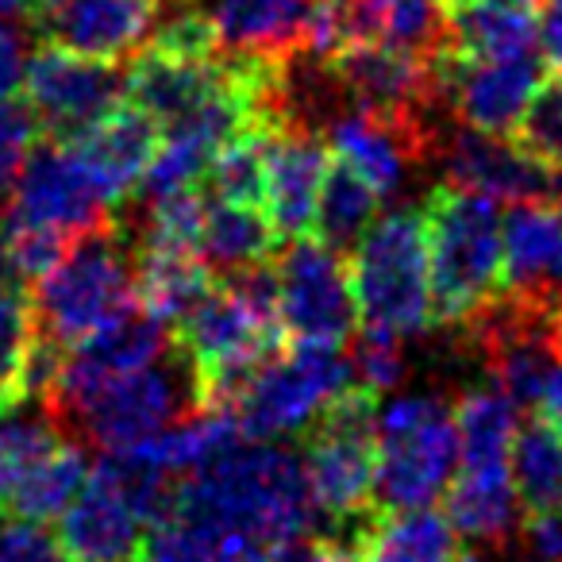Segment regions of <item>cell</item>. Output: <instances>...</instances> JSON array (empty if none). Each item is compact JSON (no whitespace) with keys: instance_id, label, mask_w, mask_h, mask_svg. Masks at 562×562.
Returning a JSON list of instances; mask_svg holds the SVG:
<instances>
[{"instance_id":"6da1fadb","label":"cell","mask_w":562,"mask_h":562,"mask_svg":"<svg viewBox=\"0 0 562 562\" xmlns=\"http://www.w3.org/2000/svg\"><path fill=\"white\" fill-rule=\"evenodd\" d=\"M170 516L247 531L273 547L308 531L321 513L297 451L281 447L278 439H235L209 467L173 485Z\"/></svg>"},{"instance_id":"7a4b0ae2","label":"cell","mask_w":562,"mask_h":562,"mask_svg":"<svg viewBox=\"0 0 562 562\" xmlns=\"http://www.w3.org/2000/svg\"><path fill=\"white\" fill-rule=\"evenodd\" d=\"M173 328L178 355L193 374L196 405L227 408L243 378L281 351L285 339L273 305L270 266L232 273L224 285H212Z\"/></svg>"},{"instance_id":"3957f363","label":"cell","mask_w":562,"mask_h":562,"mask_svg":"<svg viewBox=\"0 0 562 562\" xmlns=\"http://www.w3.org/2000/svg\"><path fill=\"white\" fill-rule=\"evenodd\" d=\"M436 321L470 324L493 305L505 270V220L497 201L459 186H436L424 212Z\"/></svg>"},{"instance_id":"277c9868","label":"cell","mask_w":562,"mask_h":562,"mask_svg":"<svg viewBox=\"0 0 562 562\" xmlns=\"http://www.w3.org/2000/svg\"><path fill=\"white\" fill-rule=\"evenodd\" d=\"M351 293L367 331L416 339L436 324L424 212L393 209L355 243Z\"/></svg>"},{"instance_id":"5b68a950","label":"cell","mask_w":562,"mask_h":562,"mask_svg":"<svg viewBox=\"0 0 562 562\" xmlns=\"http://www.w3.org/2000/svg\"><path fill=\"white\" fill-rule=\"evenodd\" d=\"M132 313L135 262L127 258L112 224L70 243L66 255L35 281V336L58 351L86 344L89 336L112 328Z\"/></svg>"},{"instance_id":"8992f818","label":"cell","mask_w":562,"mask_h":562,"mask_svg":"<svg viewBox=\"0 0 562 562\" xmlns=\"http://www.w3.org/2000/svg\"><path fill=\"white\" fill-rule=\"evenodd\" d=\"M459 467L454 408L436 393H405L378 408L374 501L385 508H428Z\"/></svg>"},{"instance_id":"52a82bcc","label":"cell","mask_w":562,"mask_h":562,"mask_svg":"<svg viewBox=\"0 0 562 562\" xmlns=\"http://www.w3.org/2000/svg\"><path fill=\"white\" fill-rule=\"evenodd\" d=\"M355 385L351 362L339 347H305L290 355L273 351L232 393L227 408L239 420L243 439H285L313 428Z\"/></svg>"},{"instance_id":"ba28073f","label":"cell","mask_w":562,"mask_h":562,"mask_svg":"<svg viewBox=\"0 0 562 562\" xmlns=\"http://www.w3.org/2000/svg\"><path fill=\"white\" fill-rule=\"evenodd\" d=\"M374 420L378 393L359 382L313 424L301 454L313 505L331 531H359L374 505Z\"/></svg>"},{"instance_id":"9c48e42d","label":"cell","mask_w":562,"mask_h":562,"mask_svg":"<svg viewBox=\"0 0 562 562\" xmlns=\"http://www.w3.org/2000/svg\"><path fill=\"white\" fill-rule=\"evenodd\" d=\"M273 305L285 339L305 347H344L359 324L351 273L339 250L301 235L270 266Z\"/></svg>"},{"instance_id":"30bf717a","label":"cell","mask_w":562,"mask_h":562,"mask_svg":"<svg viewBox=\"0 0 562 562\" xmlns=\"http://www.w3.org/2000/svg\"><path fill=\"white\" fill-rule=\"evenodd\" d=\"M189 408H196L193 374L181 362V355H173V359L166 355V359L132 370V374L89 393L70 416L104 454H120L147 443L150 436L170 428Z\"/></svg>"},{"instance_id":"8fae6325","label":"cell","mask_w":562,"mask_h":562,"mask_svg":"<svg viewBox=\"0 0 562 562\" xmlns=\"http://www.w3.org/2000/svg\"><path fill=\"white\" fill-rule=\"evenodd\" d=\"M109 209L112 204L104 201L81 158L66 143H55L47 150H32L4 196L0 220L32 227L58 243H78L81 235L109 227Z\"/></svg>"},{"instance_id":"7c38bea8","label":"cell","mask_w":562,"mask_h":562,"mask_svg":"<svg viewBox=\"0 0 562 562\" xmlns=\"http://www.w3.org/2000/svg\"><path fill=\"white\" fill-rule=\"evenodd\" d=\"M431 74L436 93L447 97L462 124L490 135H513L543 86V58H454L436 47Z\"/></svg>"},{"instance_id":"4fadbf2b","label":"cell","mask_w":562,"mask_h":562,"mask_svg":"<svg viewBox=\"0 0 562 562\" xmlns=\"http://www.w3.org/2000/svg\"><path fill=\"white\" fill-rule=\"evenodd\" d=\"M24 93L40 127H47L55 139H74L124 101V74L116 70V63L43 47L35 58H27Z\"/></svg>"},{"instance_id":"5bb4252c","label":"cell","mask_w":562,"mask_h":562,"mask_svg":"<svg viewBox=\"0 0 562 562\" xmlns=\"http://www.w3.org/2000/svg\"><path fill=\"white\" fill-rule=\"evenodd\" d=\"M162 0H32V24L50 47L120 63L150 43Z\"/></svg>"},{"instance_id":"9a60e30c","label":"cell","mask_w":562,"mask_h":562,"mask_svg":"<svg viewBox=\"0 0 562 562\" xmlns=\"http://www.w3.org/2000/svg\"><path fill=\"white\" fill-rule=\"evenodd\" d=\"M170 355V336H166L162 324L147 321V316L135 308L132 316H124L112 328L89 336L86 344H74L66 351H58L55 382L47 393V408L55 416H70L89 393H97L101 385L116 382V378L143 370L150 362L166 359Z\"/></svg>"},{"instance_id":"2e32d148","label":"cell","mask_w":562,"mask_h":562,"mask_svg":"<svg viewBox=\"0 0 562 562\" xmlns=\"http://www.w3.org/2000/svg\"><path fill=\"white\" fill-rule=\"evenodd\" d=\"M331 78L359 109L385 116L420 120L424 104L436 93L431 55L393 47L378 40H355L344 55L331 58Z\"/></svg>"},{"instance_id":"e0dca14e","label":"cell","mask_w":562,"mask_h":562,"mask_svg":"<svg viewBox=\"0 0 562 562\" xmlns=\"http://www.w3.org/2000/svg\"><path fill=\"white\" fill-rule=\"evenodd\" d=\"M328 147L316 132L301 124H278L266 135L262 150V212L273 232L285 239H301L313 232L321 189L328 178Z\"/></svg>"},{"instance_id":"ac0fdd59","label":"cell","mask_w":562,"mask_h":562,"mask_svg":"<svg viewBox=\"0 0 562 562\" xmlns=\"http://www.w3.org/2000/svg\"><path fill=\"white\" fill-rule=\"evenodd\" d=\"M143 516L109 462L89 470V482L58 516V543L70 562H132L143 543Z\"/></svg>"},{"instance_id":"d6986e66","label":"cell","mask_w":562,"mask_h":562,"mask_svg":"<svg viewBox=\"0 0 562 562\" xmlns=\"http://www.w3.org/2000/svg\"><path fill=\"white\" fill-rule=\"evenodd\" d=\"M439 155H443L451 186L493 196V201H539L551 193L554 181H562L543 162H536L516 139L477 132V127L451 132Z\"/></svg>"},{"instance_id":"ffe728a7","label":"cell","mask_w":562,"mask_h":562,"mask_svg":"<svg viewBox=\"0 0 562 562\" xmlns=\"http://www.w3.org/2000/svg\"><path fill=\"white\" fill-rule=\"evenodd\" d=\"M328 147L355 178H362L378 196H393L408 178L413 158L428 147L420 120L385 116V112L355 109L336 116L328 127Z\"/></svg>"},{"instance_id":"44dd1931","label":"cell","mask_w":562,"mask_h":562,"mask_svg":"<svg viewBox=\"0 0 562 562\" xmlns=\"http://www.w3.org/2000/svg\"><path fill=\"white\" fill-rule=\"evenodd\" d=\"M63 143L81 158V166L97 181L104 201L124 204L143 186V173H147L150 158H155L158 124L143 109L120 101L97 124H89L86 132Z\"/></svg>"},{"instance_id":"7402d4cb","label":"cell","mask_w":562,"mask_h":562,"mask_svg":"<svg viewBox=\"0 0 562 562\" xmlns=\"http://www.w3.org/2000/svg\"><path fill=\"white\" fill-rule=\"evenodd\" d=\"M513 301L543 308L562 301V216L536 201H516L505 220V270Z\"/></svg>"},{"instance_id":"603a6c76","label":"cell","mask_w":562,"mask_h":562,"mask_svg":"<svg viewBox=\"0 0 562 562\" xmlns=\"http://www.w3.org/2000/svg\"><path fill=\"white\" fill-rule=\"evenodd\" d=\"M543 0H454L447 4L439 50L454 58L539 55Z\"/></svg>"},{"instance_id":"cb8c5ba5","label":"cell","mask_w":562,"mask_h":562,"mask_svg":"<svg viewBox=\"0 0 562 562\" xmlns=\"http://www.w3.org/2000/svg\"><path fill=\"white\" fill-rule=\"evenodd\" d=\"M308 9L313 0H209L201 12L227 55L285 63L301 55Z\"/></svg>"},{"instance_id":"d4e9b609","label":"cell","mask_w":562,"mask_h":562,"mask_svg":"<svg viewBox=\"0 0 562 562\" xmlns=\"http://www.w3.org/2000/svg\"><path fill=\"white\" fill-rule=\"evenodd\" d=\"M513 454H459L447 485V520L462 539L501 543L516 524Z\"/></svg>"},{"instance_id":"484cf974","label":"cell","mask_w":562,"mask_h":562,"mask_svg":"<svg viewBox=\"0 0 562 562\" xmlns=\"http://www.w3.org/2000/svg\"><path fill=\"white\" fill-rule=\"evenodd\" d=\"M209 290L212 278L201 255L139 243V255H135V308L147 321L173 328Z\"/></svg>"},{"instance_id":"4316f807","label":"cell","mask_w":562,"mask_h":562,"mask_svg":"<svg viewBox=\"0 0 562 562\" xmlns=\"http://www.w3.org/2000/svg\"><path fill=\"white\" fill-rule=\"evenodd\" d=\"M459 531L436 508H390L359 531V562H459Z\"/></svg>"},{"instance_id":"83f0119b","label":"cell","mask_w":562,"mask_h":562,"mask_svg":"<svg viewBox=\"0 0 562 562\" xmlns=\"http://www.w3.org/2000/svg\"><path fill=\"white\" fill-rule=\"evenodd\" d=\"M278 239L281 235L273 232V224L266 220V212L258 209V204L209 196L196 255L204 258V266H216L220 273L232 278V273L270 266L273 250H278Z\"/></svg>"},{"instance_id":"f1b7e54d","label":"cell","mask_w":562,"mask_h":562,"mask_svg":"<svg viewBox=\"0 0 562 562\" xmlns=\"http://www.w3.org/2000/svg\"><path fill=\"white\" fill-rule=\"evenodd\" d=\"M89 470L93 467H89L86 451L58 439L12 485L4 508H9V516H20V520H35V524L58 520L70 508V501L81 493V485L89 482Z\"/></svg>"},{"instance_id":"f546056e","label":"cell","mask_w":562,"mask_h":562,"mask_svg":"<svg viewBox=\"0 0 562 562\" xmlns=\"http://www.w3.org/2000/svg\"><path fill=\"white\" fill-rule=\"evenodd\" d=\"M513 482L528 513L562 508V424L536 413V420L516 424L513 436Z\"/></svg>"},{"instance_id":"4dcf8cb0","label":"cell","mask_w":562,"mask_h":562,"mask_svg":"<svg viewBox=\"0 0 562 562\" xmlns=\"http://www.w3.org/2000/svg\"><path fill=\"white\" fill-rule=\"evenodd\" d=\"M359 40L431 55L443 40V12L436 0H347Z\"/></svg>"},{"instance_id":"1f68e13d","label":"cell","mask_w":562,"mask_h":562,"mask_svg":"<svg viewBox=\"0 0 562 562\" xmlns=\"http://www.w3.org/2000/svg\"><path fill=\"white\" fill-rule=\"evenodd\" d=\"M378 204H382V196L367 181L355 178L344 162H331L313 216V235L321 243H328L331 250L355 247L362 239V232L378 220Z\"/></svg>"},{"instance_id":"d6a6232c","label":"cell","mask_w":562,"mask_h":562,"mask_svg":"<svg viewBox=\"0 0 562 562\" xmlns=\"http://www.w3.org/2000/svg\"><path fill=\"white\" fill-rule=\"evenodd\" d=\"M50 443H58V416L47 405L27 401L0 408V505Z\"/></svg>"},{"instance_id":"836d02e7","label":"cell","mask_w":562,"mask_h":562,"mask_svg":"<svg viewBox=\"0 0 562 562\" xmlns=\"http://www.w3.org/2000/svg\"><path fill=\"white\" fill-rule=\"evenodd\" d=\"M270 132L273 127H250V132H239L216 150L209 173H204L212 186V196L243 204L262 201V150Z\"/></svg>"},{"instance_id":"e575fe53","label":"cell","mask_w":562,"mask_h":562,"mask_svg":"<svg viewBox=\"0 0 562 562\" xmlns=\"http://www.w3.org/2000/svg\"><path fill=\"white\" fill-rule=\"evenodd\" d=\"M35 316H32V293L27 285L0 262V385L9 393L12 405V385L16 374L24 370L27 355L35 347Z\"/></svg>"},{"instance_id":"d590c367","label":"cell","mask_w":562,"mask_h":562,"mask_svg":"<svg viewBox=\"0 0 562 562\" xmlns=\"http://www.w3.org/2000/svg\"><path fill=\"white\" fill-rule=\"evenodd\" d=\"M209 196L193 189H178V193H162L147 201V232L143 243L150 247H173V250H193L201 247V227Z\"/></svg>"},{"instance_id":"8d00e7d4","label":"cell","mask_w":562,"mask_h":562,"mask_svg":"<svg viewBox=\"0 0 562 562\" xmlns=\"http://www.w3.org/2000/svg\"><path fill=\"white\" fill-rule=\"evenodd\" d=\"M139 562H224L220 559V528L189 516H166L150 524L139 543Z\"/></svg>"},{"instance_id":"74e56055","label":"cell","mask_w":562,"mask_h":562,"mask_svg":"<svg viewBox=\"0 0 562 562\" xmlns=\"http://www.w3.org/2000/svg\"><path fill=\"white\" fill-rule=\"evenodd\" d=\"M513 139L520 143L536 162H543L547 170L562 178V78L539 86L528 112H524L520 124H516Z\"/></svg>"},{"instance_id":"f35d334b","label":"cell","mask_w":562,"mask_h":562,"mask_svg":"<svg viewBox=\"0 0 562 562\" xmlns=\"http://www.w3.org/2000/svg\"><path fill=\"white\" fill-rule=\"evenodd\" d=\"M355 382L370 393H390L405 382L408 374V359H405V339L382 336V331H367L362 328V339L355 344Z\"/></svg>"},{"instance_id":"ab89813d","label":"cell","mask_w":562,"mask_h":562,"mask_svg":"<svg viewBox=\"0 0 562 562\" xmlns=\"http://www.w3.org/2000/svg\"><path fill=\"white\" fill-rule=\"evenodd\" d=\"M35 132H40V120L27 104H20L16 97L0 101V201L9 196L12 181L20 178L24 162L32 158Z\"/></svg>"},{"instance_id":"60d3db41","label":"cell","mask_w":562,"mask_h":562,"mask_svg":"<svg viewBox=\"0 0 562 562\" xmlns=\"http://www.w3.org/2000/svg\"><path fill=\"white\" fill-rule=\"evenodd\" d=\"M359 531H301L273 543L270 562H359Z\"/></svg>"},{"instance_id":"b9f144b4","label":"cell","mask_w":562,"mask_h":562,"mask_svg":"<svg viewBox=\"0 0 562 562\" xmlns=\"http://www.w3.org/2000/svg\"><path fill=\"white\" fill-rule=\"evenodd\" d=\"M0 562H70L58 536H50L47 524L9 516L0 520Z\"/></svg>"},{"instance_id":"7bdbcfd3","label":"cell","mask_w":562,"mask_h":562,"mask_svg":"<svg viewBox=\"0 0 562 562\" xmlns=\"http://www.w3.org/2000/svg\"><path fill=\"white\" fill-rule=\"evenodd\" d=\"M27 70V43L12 20H0V101L16 97Z\"/></svg>"},{"instance_id":"ee69618b","label":"cell","mask_w":562,"mask_h":562,"mask_svg":"<svg viewBox=\"0 0 562 562\" xmlns=\"http://www.w3.org/2000/svg\"><path fill=\"white\" fill-rule=\"evenodd\" d=\"M524 543H528L531 562H562V508L528 513Z\"/></svg>"},{"instance_id":"f6af8a7d","label":"cell","mask_w":562,"mask_h":562,"mask_svg":"<svg viewBox=\"0 0 562 562\" xmlns=\"http://www.w3.org/2000/svg\"><path fill=\"white\" fill-rule=\"evenodd\" d=\"M539 47H543L547 63L562 74V0H543V12H539Z\"/></svg>"},{"instance_id":"bcb514c9","label":"cell","mask_w":562,"mask_h":562,"mask_svg":"<svg viewBox=\"0 0 562 562\" xmlns=\"http://www.w3.org/2000/svg\"><path fill=\"white\" fill-rule=\"evenodd\" d=\"M32 16V0H0V20H27Z\"/></svg>"},{"instance_id":"7dc6e473","label":"cell","mask_w":562,"mask_h":562,"mask_svg":"<svg viewBox=\"0 0 562 562\" xmlns=\"http://www.w3.org/2000/svg\"><path fill=\"white\" fill-rule=\"evenodd\" d=\"M0 408H9V393H4V385H0Z\"/></svg>"},{"instance_id":"c3c4849f","label":"cell","mask_w":562,"mask_h":562,"mask_svg":"<svg viewBox=\"0 0 562 562\" xmlns=\"http://www.w3.org/2000/svg\"><path fill=\"white\" fill-rule=\"evenodd\" d=\"M559 216H562V204H559Z\"/></svg>"},{"instance_id":"681fc988","label":"cell","mask_w":562,"mask_h":562,"mask_svg":"<svg viewBox=\"0 0 562 562\" xmlns=\"http://www.w3.org/2000/svg\"><path fill=\"white\" fill-rule=\"evenodd\" d=\"M447 4H454V0H447Z\"/></svg>"}]
</instances>
